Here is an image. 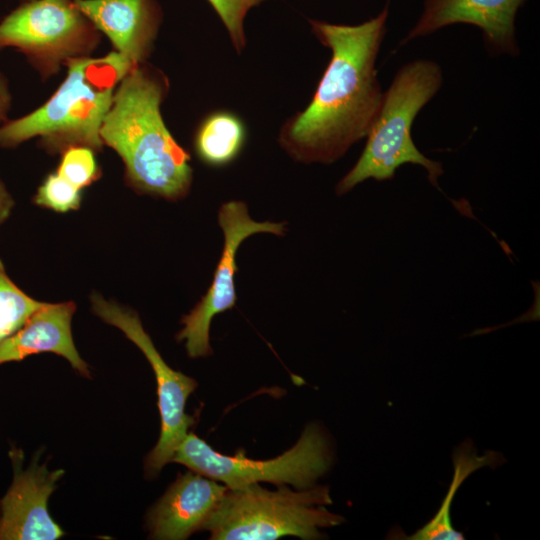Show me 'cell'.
Wrapping results in <instances>:
<instances>
[{
  "label": "cell",
  "instance_id": "obj_1",
  "mask_svg": "<svg viewBox=\"0 0 540 540\" xmlns=\"http://www.w3.org/2000/svg\"><path fill=\"white\" fill-rule=\"evenodd\" d=\"M388 15L387 3L357 25L308 19L331 57L309 104L279 129L278 144L295 161L330 165L368 135L382 102L376 63Z\"/></svg>",
  "mask_w": 540,
  "mask_h": 540
},
{
  "label": "cell",
  "instance_id": "obj_2",
  "mask_svg": "<svg viewBox=\"0 0 540 540\" xmlns=\"http://www.w3.org/2000/svg\"><path fill=\"white\" fill-rule=\"evenodd\" d=\"M167 91V79L158 70L131 68L114 93L100 136L122 158L133 189L176 201L188 195L193 169L190 155L162 118Z\"/></svg>",
  "mask_w": 540,
  "mask_h": 540
},
{
  "label": "cell",
  "instance_id": "obj_3",
  "mask_svg": "<svg viewBox=\"0 0 540 540\" xmlns=\"http://www.w3.org/2000/svg\"><path fill=\"white\" fill-rule=\"evenodd\" d=\"M67 64V77L43 106L0 126L1 147L14 148L38 136L52 152L76 145L102 148L100 129L115 88L133 66L118 52Z\"/></svg>",
  "mask_w": 540,
  "mask_h": 540
},
{
  "label": "cell",
  "instance_id": "obj_4",
  "mask_svg": "<svg viewBox=\"0 0 540 540\" xmlns=\"http://www.w3.org/2000/svg\"><path fill=\"white\" fill-rule=\"evenodd\" d=\"M442 84V69L433 60H413L397 71L383 91L379 112L365 138L360 157L335 187L338 196L368 179L390 180L400 166L408 163L425 168L429 182L439 187L442 164L418 150L411 128L420 110L438 93Z\"/></svg>",
  "mask_w": 540,
  "mask_h": 540
},
{
  "label": "cell",
  "instance_id": "obj_5",
  "mask_svg": "<svg viewBox=\"0 0 540 540\" xmlns=\"http://www.w3.org/2000/svg\"><path fill=\"white\" fill-rule=\"evenodd\" d=\"M330 503L327 487L269 491L252 483L228 488L202 530L209 531L213 540L317 539L320 528L343 521L324 507Z\"/></svg>",
  "mask_w": 540,
  "mask_h": 540
},
{
  "label": "cell",
  "instance_id": "obj_6",
  "mask_svg": "<svg viewBox=\"0 0 540 540\" xmlns=\"http://www.w3.org/2000/svg\"><path fill=\"white\" fill-rule=\"evenodd\" d=\"M171 462L222 482L229 489L252 483L290 484L297 490L313 487L330 467L332 452L326 434L316 424H309L297 443L283 454L267 460L215 451L203 439L188 432L177 447Z\"/></svg>",
  "mask_w": 540,
  "mask_h": 540
},
{
  "label": "cell",
  "instance_id": "obj_7",
  "mask_svg": "<svg viewBox=\"0 0 540 540\" xmlns=\"http://www.w3.org/2000/svg\"><path fill=\"white\" fill-rule=\"evenodd\" d=\"M97 32L75 0H29L0 21V50L16 48L37 67L53 72L62 61L91 49Z\"/></svg>",
  "mask_w": 540,
  "mask_h": 540
},
{
  "label": "cell",
  "instance_id": "obj_8",
  "mask_svg": "<svg viewBox=\"0 0 540 540\" xmlns=\"http://www.w3.org/2000/svg\"><path fill=\"white\" fill-rule=\"evenodd\" d=\"M91 304L95 315L120 329L142 351L155 374L161 433L145 460L147 476L154 477L171 462L177 447L194 423V418L185 413V404L198 384L195 379L172 369L164 361L136 312L109 302L99 294L91 296Z\"/></svg>",
  "mask_w": 540,
  "mask_h": 540
},
{
  "label": "cell",
  "instance_id": "obj_9",
  "mask_svg": "<svg viewBox=\"0 0 540 540\" xmlns=\"http://www.w3.org/2000/svg\"><path fill=\"white\" fill-rule=\"evenodd\" d=\"M218 224L222 229L224 244L212 283L195 307L181 319L182 329L177 333L178 342L184 341L190 358L212 354L209 330L212 319L234 307L237 296L234 277L237 271L236 254L241 243L258 233L284 235V222L253 220L243 201L223 203L218 211Z\"/></svg>",
  "mask_w": 540,
  "mask_h": 540
},
{
  "label": "cell",
  "instance_id": "obj_10",
  "mask_svg": "<svg viewBox=\"0 0 540 540\" xmlns=\"http://www.w3.org/2000/svg\"><path fill=\"white\" fill-rule=\"evenodd\" d=\"M12 483L0 500V540H56L65 532L49 515L47 503L63 470H48L35 458L23 468V453L9 451Z\"/></svg>",
  "mask_w": 540,
  "mask_h": 540
},
{
  "label": "cell",
  "instance_id": "obj_11",
  "mask_svg": "<svg viewBox=\"0 0 540 540\" xmlns=\"http://www.w3.org/2000/svg\"><path fill=\"white\" fill-rule=\"evenodd\" d=\"M526 0H424L423 11L404 45L453 24L474 25L482 31L485 47L492 56L519 55L515 20Z\"/></svg>",
  "mask_w": 540,
  "mask_h": 540
},
{
  "label": "cell",
  "instance_id": "obj_12",
  "mask_svg": "<svg viewBox=\"0 0 540 540\" xmlns=\"http://www.w3.org/2000/svg\"><path fill=\"white\" fill-rule=\"evenodd\" d=\"M227 490L224 484L195 471L179 474L148 514L150 536L182 540L202 530Z\"/></svg>",
  "mask_w": 540,
  "mask_h": 540
},
{
  "label": "cell",
  "instance_id": "obj_13",
  "mask_svg": "<svg viewBox=\"0 0 540 540\" xmlns=\"http://www.w3.org/2000/svg\"><path fill=\"white\" fill-rule=\"evenodd\" d=\"M75 3L133 67L148 56L162 21L157 0H75Z\"/></svg>",
  "mask_w": 540,
  "mask_h": 540
},
{
  "label": "cell",
  "instance_id": "obj_14",
  "mask_svg": "<svg viewBox=\"0 0 540 540\" xmlns=\"http://www.w3.org/2000/svg\"><path fill=\"white\" fill-rule=\"evenodd\" d=\"M75 310L72 301L42 303L17 332L0 341V365L50 352L64 357L76 372L89 378L88 365L80 357L72 338L71 321Z\"/></svg>",
  "mask_w": 540,
  "mask_h": 540
},
{
  "label": "cell",
  "instance_id": "obj_15",
  "mask_svg": "<svg viewBox=\"0 0 540 540\" xmlns=\"http://www.w3.org/2000/svg\"><path fill=\"white\" fill-rule=\"evenodd\" d=\"M245 138V126L237 115L228 111H216L200 124L194 147L197 156L205 164L221 167L239 155Z\"/></svg>",
  "mask_w": 540,
  "mask_h": 540
},
{
  "label": "cell",
  "instance_id": "obj_16",
  "mask_svg": "<svg viewBox=\"0 0 540 540\" xmlns=\"http://www.w3.org/2000/svg\"><path fill=\"white\" fill-rule=\"evenodd\" d=\"M42 303L12 281L0 258V341L17 332Z\"/></svg>",
  "mask_w": 540,
  "mask_h": 540
},
{
  "label": "cell",
  "instance_id": "obj_17",
  "mask_svg": "<svg viewBox=\"0 0 540 540\" xmlns=\"http://www.w3.org/2000/svg\"><path fill=\"white\" fill-rule=\"evenodd\" d=\"M490 458L491 456H483L479 458L474 454L468 465L465 463L461 464V471L459 465L455 464V478L449 494L447 495L446 500L443 502L439 513L427 525L409 537V539H463V535L454 530L450 524V503L454 492L457 490V487L461 484L463 479L472 471L487 465Z\"/></svg>",
  "mask_w": 540,
  "mask_h": 540
},
{
  "label": "cell",
  "instance_id": "obj_18",
  "mask_svg": "<svg viewBox=\"0 0 540 540\" xmlns=\"http://www.w3.org/2000/svg\"><path fill=\"white\" fill-rule=\"evenodd\" d=\"M57 173L81 190L89 186L100 175L93 149L80 145L66 148Z\"/></svg>",
  "mask_w": 540,
  "mask_h": 540
},
{
  "label": "cell",
  "instance_id": "obj_19",
  "mask_svg": "<svg viewBox=\"0 0 540 540\" xmlns=\"http://www.w3.org/2000/svg\"><path fill=\"white\" fill-rule=\"evenodd\" d=\"M268 0H207L227 30L232 46L241 53L247 45L244 22L248 12Z\"/></svg>",
  "mask_w": 540,
  "mask_h": 540
},
{
  "label": "cell",
  "instance_id": "obj_20",
  "mask_svg": "<svg viewBox=\"0 0 540 540\" xmlns=\"http://www.w3.org/2000/svg\"><path fill=\"white\" fill-rule=\"evenodd\" d=\"M33 201L40 207L65 213L76 210L81 203V189L60 174H49L38 188Z\"/></svg>",
  "mask_w": 540,
  "mask_h": 540
},
{
  "label": "cell",
  "instance_id": "obj_21",
  "mask_svg": "<svg viewBox=\"0 0 540 540\" xmlns=\"http://www.w3.org/2000/svg\"><path fill=\"white\" fill-rule=\"evenodd\" d=\"M15 201L6 188L4 182L0 179V229L10 217L14 208Z\"/></svg>",
  "mask_w": 540,
  "mask_h": 540
},
{
  "label": "cell",
  "instance_id": "obj_22",
  "mask_svg": "<svg viewBox=\"0 0 540 540\" xmlns=\"http://www.w3.org/2000/svg\"><path fill=\"white\" fill-rule=\"evenodd\" d=\"M11 106V94L5 77L0 73V123L8 121L7 114Z\"/></svg>",
  "mask_w": 540,
  "mask_h": 540
},
{
  "label": "cell",
  "instance_id": "obj_23",
  "mask_svg": "<svg viewBox=\"0 0 540 540\" xmlns=\"http://www.w3.org/2000/svg\"><path fill=\"white\" fill-rule=\"evenodd\" d=\"M24 1H29V0H24Z\"/></svg>",
  "mask_w": 540,
  "mask_h": 540
}]
</instances>
